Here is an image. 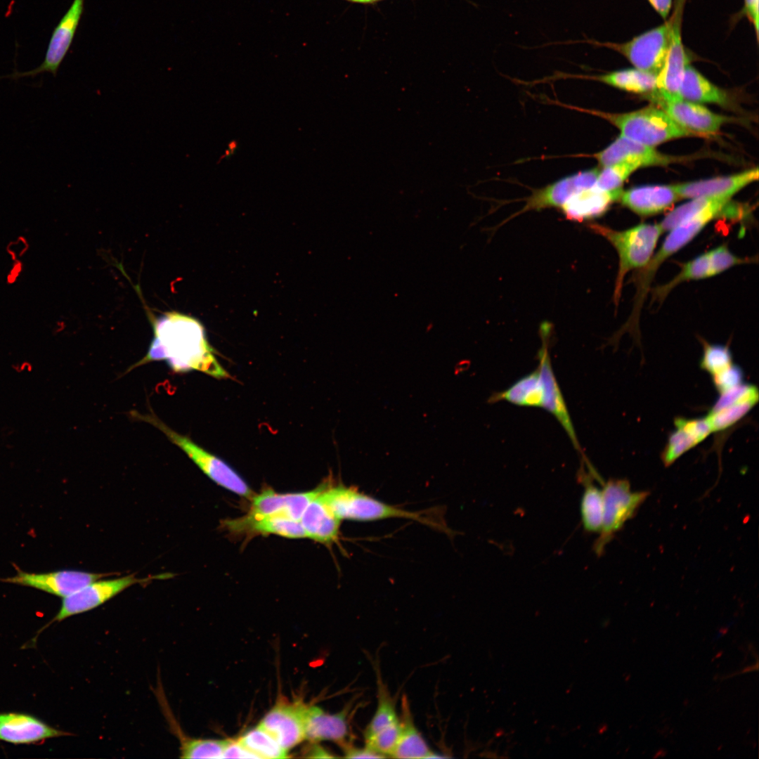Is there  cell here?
I'll list each match as a JSON object with an SVG mask.
<instances>
[{
    "instance_id": "cell-1",
    "label": "cell",
    "mask_w": 759,
    "mask_h": 759,
    "mask_svg": "<svg viewBox=\"0 0 759 759\" xmlns=\"http://www.w3.org/2000/svg\"><path fill=\"white\" fill-rule=\"evenodd\" d=\"M153 338L146 355L129 370L165 361L178 373L197 370L217 378L229 377L215 358L204 327L193 317L171 311L151 316Z\"/></svg>"
},
{
    "instance_id": "cell-2",
    "label": "cell",
    "mask_w": 759,
    "mask_h": 759,
    "mask_svg": "<svg viewBox=\"0 0 759 759\" xmlns=\"http://www.w3.org/2000/svg\"><path fill=\"white\" fill-rule=\"evenodd\" d=\"M732 212V203H730V197H717L708 207L698 214L670 230L657 253L652 255L648 263L642 268L635 280L637 291L631 316L625 324L627 328L637 330L640 309L651 282L661 264L693 240L711 221L722 216L731 218Z\"/></svg>"
},
{
    "instance_id": "cell-3",
    "label": "cell",
    "mask_w": 759,
    "mask_h": 759,
    "mask_svg": "<svg viewBox=\"0 0 759 759\" xmlns=\"http://www.w3.org/2000/svg\"><path fill=\"white\" fill-rule=\"evenodd\" d=\"M320 497L330 512L339 520L368 521L402 518L445 530L443 525L429 515V512L406 510L342 485L332 487L326 486Z\"/></svg>"
},
{
    "instance_id": "cell-4",
    "label": "cell",
    "mask_w": 759,
    "mask_h": 759,
    "mask_svg": "<svg viewBox=\"0 0 759 759\" xmlns=\"http://www.w3.org/2000/svg\"><path fill=\"white\" fill-rule=\"evenodd\" d=\"M556 103L606 119L621 131V136L649 146L654 147L674 138L696 135L679 126L662 109L654 106L625 113H610Z\"/></svg>"
},
{
    "instance_id": "cell-5",
    "label": "cell",
    "mask_w": 759,
    "mask_h": 759,
    "mask_svg": "<svg viewBox=\"0 0 759 759\" xmlns=\"http://www.w3.org/2000/svg\"><path fill=\"white\" fill-rule=\"evenodd\" d=\"M589 226L611 243L618 254L619 267L614 292V301L617 306L626 274L631 270L642 268L648 263L663 232L659 224L651 223H641L625 231H616L597 223Z\"/></svg>"
},
{
    "instance_id": "cell-6",
    "label": "cell",
    "mask_w": 759,
    "mask_h": 759,
    "mask_svg": "<svg viewBox=\"0 0 759 759\" xmlns=\"http://www.w3.org/2000/svg\"><path fill=\"white\" fill-rule=\"evenodd\" d=\"M130 414L135 419L149 423L161 431L216 484L239 495L246 498L252 496V490L247 483L228 465L199 446L186 436L171 429L155 414H141L137 411H133Z\"/></svg>"
},
{
    "instance_id": "cell-7",
    "label": "cell",
    "mask_w": 759,
    "mask_h": 759,
    "mask_svg": "<svg viewBox=\"0 0 759 759\" xmlns=\"http://www.w3.org/2000/svg\"><path fill=\"white\" fill-rule=\"evenodd\" d=\"M603 484L604 512L602 528L593 548L597 556L603 554L606 545L624 524L632 519L644 502L649 492L632 491L628 480L609 479Z\"/></svg>"
},
{
    "instance_id": "cell-8",
    "label": "cell",
    "mask_w": 759,
    "mask_h": 759,
    "mask_svg": "<svg viewBox=\"0 0 759 759\" xmlns=\"http://www.w3.org/2000/svg\"><path fill=\"white\" fill-rule=\"evenodd\" d=\"M672 24L671 15L664 23L623 43L602 42L589 39L580 42L612 49L625 57L635 68L657 75L668 52Z\"/></svg>"
},
{
    "instance_id": "cell-9",
    "label": "cell",
    "mask_w": 759,
    "mask_h": 759,
    "mask_svg": "<svg viewBox=\"0 0 759 759\" xmlns=\"http://www.w3.org/2000/svg\"><path fill=\"white\" fill-rule=\"evenodd\" d=\"M685 0H676L672 14L673 24L668 52L663 65L656 75V88L650 97L664 100L682 98L680 87L689 60L681 34L682 16Z\"/></svg>"
},
{
    "instance_id": "cell-10",
    "label": "cell",
    "mask_w": 759,
    "mask_h": 759,
    "mask_svg": "<svg viewBox=\"0 0 759 759\" xmlns=\"http://www.w3.org/2000/svg\"><path fill=\"white\" fill-rule=\"evenodd\" d=\"M135 574L112 579L94 580L73 594L63 598L60 608L51 621H62L70 616L91 611L103 604L129 587L145 581Z\"/></svg>"
},
{
    "instance_id": "cell-11",
    "label": "cell",
    "mask_w": 759,
    "mask_h": 759,
    "mask_svg": "<svg viewBox=\"0 0 759 759\" xmlns=\"http://www.w3.org/2000/svg\"><path fill=\"white\" fill-rule=\"evenodd\" d=\"M84 7V0H73L71 6L53 30L44 60L39 66L26 72L15 71L11 74L1 76L0 78L18 79L25 77H36L44 72H50L56 76L72 44Z\"/></svg>"
},
{
    "instance_id": "cell-12",
    "label": "cell",
    "mask_w": 759,
    "mask_h": 759,
    "mask_svg": "<svg viewBox=\"0 0 759 759\" xmlns=\"http://www.w3.org/2000/svg\"><path fill=\"white\" fill-rule=\"evenodd\" d=\"M16 574L0 578L4 583L33 588L64 598L89 583L104 578L112 573H91L77 570H59L49 572H27L15 566Z\"/></svg>"
},
{
    "instance_id": "cell-13",
    "label": "cell",
    "mask_w": 759,
    "mask_h": 759,
    "mask_svg": "<svg viewBox=\"0 0 759 759\" xmlns=\"http://www.w3.org/2000/svg\"><path fill=\"white\" fill-rule=\"evenodd\" d=\"M540 333L542 345L538 353L539 360L538 370L543 391L542 407L556 417L568 434L576 450L585 459L552 368L548 351L550 327L546 324L543 325Z\"/></svg>"
},
{
    "instance_id": "cell-14",
    "label": "cell",
    "mask_w": 759,
    "mask_h": 759,
    "mask_svg": "<svg viewBox=\"0 0 759 759\" xmlns=\"http://www.w3.org/2000/svg\"><path fill=\"white\" fill-rule=\"evenodd\" d=\"M305 703L280 700L264 715L259 724L286 751L304 740Z\"/></svg>"
},
{
    "instance_id": "cell-15",
    "label": "cell",
    "mask_w": 759,
    "mask_h": 759,
    "mask_svg": "<svg viewBox=\"0 0 759 759\" xmlns=\"http://www.w3.org/2000/svg\"><path fill=\"white\" fill-rule=\"evenodd\" d=\"M599 173V170L597 168L588 169L534 190L526 199L524 206L518 212V214L550 207L560 208L573 194L595 186Z\"/></svg>"
},
{
    "instance_id": "cell-16",
    "label": "cell",
    "mask_w": 759,
    "mask_h": 759,
    "mask_svg": "<svg viewBox=\"0 0 759 759\" xmlns=\"http://www.w3.org/2000/svg\"><path fill=\"white\" fill-rule=\"evenodd\" d=\"M679 126L695 134H713L727 121L725 116L682 98L664 100L650 97Z\"/></svg>"
},
{
    "instance_id": "cell-17",
    "label": "cell",
    "mask_w": 759,
    "mask_h": 759,
    "mask_svg": "<svg viewBox=\"0 0 759 759\" xmlns=\"http://www.w3.org/2000/svg\"><path fill=\"white\" fill-rule=\"evenodd\" d=\"M68 734L30 714L0 713V741H2L15 745L31 744Z\"/></svg>"
},
{
    "instance_id": "cell-18",
    "label": "cell",
    "mask_w": 759,
    "mask_h": 759,
    "mask_svg": "<svg viewBox=\"0 0 759 759\" xmlns=\"http://www.w3.org/2000/svg\"><path fill=\"white\" fill-rule=\"evenodd\" d=\"M326 486L325 484L310 491L292 493L265 490L253 497L247 515L258 517L280 514L300 521L306 507Z\"/></svg>"
},
{
    "instance_id": "cell-19",
    "label": "cell",
    "mask_w": 759,
    "mask_h": 759,
    "mask_svg": "<svg viewBox=\"0 0 759 759\" xmlns=\"http://www.w3.org/2000/svg\"><path fill=\"white\" fill-rule=\"evenodd\" d=\"M603 167L625 162L637 165L666 166L675 161L673 157L661 153L646 145L620 135L602 151L592 155Z\"/></svg>"
},
{
    "instance_id": "cell-20",
    "label": "cell",
    "mask_w": 759,
    "mask_h": 759,
    "mask_svg": "<svg viewBox=\"0 0 759 759\" xmlns=\"http://www.w3.org/2000/svg\"><path fill=\"white\" fill-rule=\"evenodd\" d=\"M348 711L330 714L316 706L306 705L304 713V739L313 743L332 741L343 746L349 737Z\"/></svg>"
},
{
    "instance_id": "cell-21",
    "label": "cell",
    "mask_w": 759,
    "mask_h": 759,
    "mask_svg": "<svg viewBox=\"0 0 759 759\" xmlns=\"http://www.w3.org/2000/svg\"><path fill=\"white\" fill-rule=\"evenodd\" d=\"M758 175V169L755 167L731 176L687 182L673 185V187L679 197H731L745 186L757 181Z\"/></svg>"
},
{
    "instance_id": "cell-22",
    "label": "cell",
    "mask_w": 759,
    "mask_h": 759,
    "mask_svg": "<svg viewBox=\"0 0 759 759\" xmlns=\"http://www.w3.org/2000/svg\"><path fill=\"white\" fill-rule=\"evenodd\" d=\"M622 193V189L604 191L595 185L573 194L560 208L567 219L581 222L604 214Z\"/></svg>"
},
{
    "instance_id": "cell-23",
    "label": "cell",
    "mask_w": 759,
    "mask_h": 759,
    "mask_svg": "<svg viewBox=\"0 0 759 759\" xmlns=\"http://www.w3.org/2000/svg\"><path fill=\"white\" fill-rule=\"evenodd\" d=\"M678 198L673 186H645L623 191L619 200L636 214L649 216L663 212Z\"/></svg>"
},
{
    "instance_id": "cell-24",
    "label": "cell",
    "mask_w": 759,
    "mask_h": 759,
    "mask_svg": "<svg viewBox=\"0 0 759 759\" xmlns=\"http://www.w3.org/2000/svg\"><path fill=\"white\" fill-rule=\"evenodd\" d=\"M228 528L236 531H249L260 534H273L288 538H306L299 520L284 515L243 517L230 520L226 524Z\"/></svg>"
},
{
    "instance_id": "cell-25",
    "label": "cell",
    "mask_w": 759,
    "mask_h": 759,
    "mask_svg": "<svg viewBox=\"0 0 759 759\" xmlns=\"http://www.w3.org/2000/svg\"><path fill=\"white\" fill-rule=\"evenodd\" d=\"M320 494L306 507L300 522L306 538L329 545L338 540L341 520L330 512Z\"/></svg>"
},
{
    "instance_id": "cell-26",
    "label": "cell",
    "mask_w": 759,
    "mask_h": 759,
    "mask_svg": "<svg viewBox=\"0 0 759 759\" xmlns=\"http://www.w3.org/2000/svg\"><path fill=\"white\" fill-rule=\"evenodd\" d=\"M401 730L397 745L391 755L396 758H435L426 741L414 724L408 701L406 696L401 701Z\"/></svg>"
},
{
    "instance_id": "cell-27",
    "label": "cell",
    "mask_w": 759,
    "mask_h": 759,
    "mask_svg": "<svg viewBox=\"0 0 759 759\" xmlns=\"http://www.w3.org/2000/svg\"><path fill=\"white\" fill-rule=\"evenodd\" d=\"M576 77L599 81L621 90L646 93L656 88V75L637 68L624 69L599 75L566 74V77Z\"/></svg>"
},
{
    "instance_id": "cell-28",
    "label": "cell",
    "mask_w": 759,
    "mask_h": 759,
    "mask_svg": "<svg viewBox=\"0 0 759 759\" xmlns=\"http://www.w3.org/2000/svg\"><path fill=\"white\" fill-rule=\"evenodd\" d=\"M543 386L538 370L521 377L507 389L493 394L490 403L505 401L521 406H542Z\"/></svg>"
},
{
    "instance_id": "cell-29",
    "label": "cell",
    "mask_w": 759,
    "mask_h": 759,
    "mask_svg": "<svg viewBox=\"0 0 759 759\" xmlns=\"http://www.w3.org/2000/svg\"><path fill=\"white\" fill-rule=\"evenodd\" d=\"M682 99L694 103L725 104L726 93L711 83L693 67L687 65L680 87Z\"/></svg>"
},
{
    "instance_id": "cell-30",
    "label": "cell",
    "mask_w": 759,
    "mask_h": 759,
    "mask_svg": "<svg viewBox=\"0 0 759 759\" xmlns=\"http://www.w3.org/2000/svg\"><path fill=\"white\" fill-rule=\"evenodd\" d=\"M580 480L584 486L580 507L582 525L585 531L599 533L604 512L602 489L595 486L584 472L580 474Z\"/></svg>"
},
{
    "instance_id": "cell-31",
    "label": "cell",
    "mask_w": 759,
    "mask_h": 759,
    "mask_svg": "<svg viewBox=\"0 0 759 759\" xmlns=\"http://www.w3.org/2000/svg\"><path fill=\"white\" fill-rule=\"evenodd\" d=\"M238 741L258 758H286L287 751L260 726L247 731Z\"/></svg>"
},
{
    "instance_id": "cell-32",
    "label": "cell",
    "mask_w": 759,
    "mask_h": 759,
    "mask_svg": "<svg viewBox=\"0 0 759 759\" xmlns=\"http://www.w3.org/2000/svg\"><path fill=\"white\" fill-rule=\"evenodd\" d=\"M181 758H223L227 739H196L179 732Z\"/></svg>"
},
{
    "instance_id": "cell-33",
    "label": "cell",
    "mask_w": 759,
    "mask_h": 759,
    "mask_svg": "<svg viewBox=\"0 0 759 759\" xmlns=\"http://www.w3.org/2000/svg\"><path fill=\"white\" fill-rule=\"evenodd\" d=\"M377 698L375 713L364 731L365 739L400 722L395 703L382 684L378 685Z\"/></svg>"
},
{
    "instance_id": "cell-34",
    "label": "cell",
    "mask_w": 759,
    "mask_h": 759,
    "mask_svg": "<svg viewBox=\"0 0 759 759\" xmlns=\"http://www.w3.org/2000/svg\"><path fill=\"white\" fill-rule=\"evenodd\" d=\"M711 277L710 261L708 252L701 254L684 265L680 272L669 283L657 287L654 298L663 299L668 292L682 282Z\"/></svg>"
},
{
    "instance_id": "cell-35",
    "label": "cell",
    "mask_w": 759,
    "mask_h": 759,
    "mask_svg": "<svg viewBox=\"0 0 759 759\" xmlns=\"http://www.w3.org/2000/svg\"><path fill=\"white\" fill-rule=\"evenodd\" d=\"M758 402L748 401L732 404L717 411H710L706 419L711 432L726 429L744 417Z\"/></svg>"
},
{
    "instance_id": "cell-36",
    "label": "cell",
    "mask_w": 759,
    "mask_h": 759,
    "mask_svg": "<svg viewBox=\"0 0 759 759\" xmlns=\"http://www.w3.org/2000/svg\"><path fill=\"white\" fill-rule=\"evenodd\" d=\"M722 197V196H719ZM717 197L693 198L671 211L659 224L662 232L670 231L708 207Z\"/></svg>"
},
{
    "instance_id": "cell-37",
    "label": "cell",
    "mask_w": 759,
    "mask_h": 759,
    "mask_svg": "<svg viewBox=\"0 0 759 759\" xmlns=\"http://www.w3.org/2000/svg\"><path fill=\"white\" fill-rule=\"evenodd\" d=\"M675 430L669 435L666 445L661 455V460L665 467L673 464L681 455L699 444V442L687 431L675 427Z\"/></svg>"
},
{
    "instance_id": "cell-38",
    "label": "cell",
    "mask_w": 759,
    "mask_h": 759,
    "mask_svg": "<svg viewBox=\"0 0 759 759\" xmlns=\"http://www.w3.org/2000/svg\"><path fill=\"white\" fill-rule=\"evenodd\" d=\"M638 168L637 165L625 162L604 167L599 171L595 185L604 191L621 189L626 179Z\"/></svg>"
},
{
    "instance_id": "cell-39",
    "label": "cell",
    "mask_w": 759,
    "mask_h": 759,
    "mask_svg": "<svg viewBox=\"0 0 759 759\" xmlns=\"http://www.w3.org/2000/svg\"><path fill=\"white\" fill-rule=\"evenodd\" d=\"M732 362L730 349L725 345L703 344V355L700 361L702 370L711 375L729 367Z\"/></svg>"
},
{
    "instance_id": "cell-40",
    "label": "cell",
    "mask_w": 759,
    "mask_h": 759,
    "mask_svg": "<svg viewBox=\"0 0 759 759\" xmlns=\"http://www.w3.org/2000/svg\"><path fill=\"white\" fill-rule=\"evenodd\" d=\"M748 401L758 402V390L755 385L742 383L720 394L710 411H717L732 404Z\"/></svg>"
},
{
    "instance_id": "cell-41",
    "label": "cell",
    "mask_w": 759,
    "mask_h": 759,
    "mask_svg": "<svg viewBox=\"0 0 759 759\" xmlns=\"http://www.w3.org/2000/svg\"><path fill=\"white\" fill-rule=\"evenodd\" d=\"M710 261V275L718 273L735 265L748 262V259L733 254L725 245H721L708 252Z\"/></svg>"
},
{
    "instance_id": "cell-42",
    "label": "cell",
    "mask_w": 759,
    "mask_h": 759,
    "mask_svg": "<svg viewBox=\"0 0 759 759\" xmlns=\"http://www.w3.org/2000/svg\"><path fill=\"white\" fill-rule=\"evenodd\" d=\"M712 377L713 384L720 394L744 383L743 371L739 366L734 363L712 375Z\"/></svg>"
},
{
    "instance_id": "cell-43",
    "label": "cell",
    "mask_w": 759,
    "mask_h": 759,
    "mask_svg": "<svg viewBox=\"0 0 759 759\" xmlns=\"http://www.w3.org/2000/svg\"><path fill=\"white\" fill-rule=\"evenodd\" d=\"M674 424L675 427H681L689 432L699 443L712 432L706 417L697 419L677 417Z\"/></svg>"
},
{
    "instance_id": "cell-44",
    "label": "cell",
    "mask_w": 759,
    "mask_h": 759,
    "mask_svg": "<svg viewBox=\"0 0 759 759\" xmlns=\"http://www.w3.org/2000/svg\"><path fill=\"white\" fill-rule=\"evenodd\" d=\"M223 758H258V757L247 749L238 739H227Z\"/></svg>"
},
{
    "instance_id": "cell-45",
    "label": "cell",
    "mask_w": 759,
    "mask_h": 759,
    "mask_svg": "<svg viewBox=\"0 0 759 759\" xmlns=\"http://www.w3.org/2000/svg\"><path fill=\"white\" fill-rule=\"evenodd\" d=\"M344 757L349 758H385L380 753L365 746L363 748H358L345 744L342 746Z\"/></svg>"
},
{
    "instance_id": "cell-46",
    "label": "cell",
    "mask_w": 759,
    "mask_h": 759,
    "mask_svg": "<svg viewBox=\"0 0 759 759\" xmlns=\"http://www.w3.org/2000/svg\"><path fill=\"white\" fill-rule=\"evenodd\" d=\"M744 12L753 25L758 39L759 31V0H744Z\"/></svg>"
},
{
    "instance_id": "cell-47",
    "label": "cell",
    "mask_w": 759,
    "mask_h": 759,
    "mask_svg": "<svg viewBox=\"0 0 759 759\" xmlns=\"http://www.w3.org/2000/svg\"><path fill=\"white\" fill-rule=\"evenodd\" d=\"M651 6L665 20L670 14L673 6V0H648Z\"/></svg>"
},
{
    "instance_id": "cell-48",
    "label": "cell",
    "mask_w": 759,
    "mask_h": 759,
    "mask_svg": "<svg viewBox=\"0 0 759 759\" xmlns=\"http://www.w3.org/2000/svg\"><path fill=\"white\" fill-rule=\"evenodd\" d=\"M306 754V757L312 758H331L335 757L324 748L316 744V743L309 748Z\"/></svg>"
},
{
    "instance_id": "cell-49",
    "label": "cell",
    "mask_w": 759,
    "mask_h": 759,
    "mask_svg": "<svg viewBox=\"0 0 759 759\" xmlns=\"http://www.w3.org/2000/svg\"><path fill=\"white\" fill-rule=\"evenodd\" d=\"M345 1L352 2V3L366 4H374V3L380 1L382 0H345Z\"/></svg>"
}]
</instances>
